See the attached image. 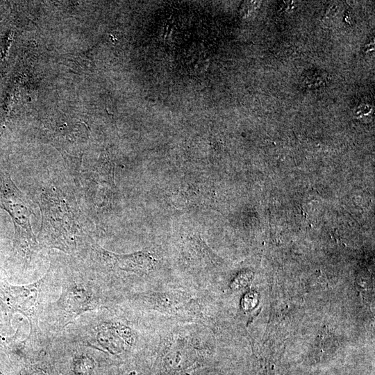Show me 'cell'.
<instances>
[{
    "label": "cell",
    "instance_id": "cell-2",
    "mask_svg": "<svg viewBox=\"0 0 375 375\" xmlns=\"http://www.w3.org/2000/svg\"><path fill=\"white\" fill-rule=\"evenodd\" d=\"M0 207L12 220L15 247L24 258L31 260L40 248L31 224L34 206L15 185L9 174L2 170H0Z\"/></svg>",
    "mask_w": 375,
    "mask_h": 375
},
{
    "label": "cell",
    "instance_id": "cell-6",
    "mask_svg": "<svg viewBox=\"0 0 375 375\" xmlns=\"http://www.w3.org/2000/svg\"><path fill=\"white\" fill-rule=\"evenodd\" d=\"M73 368L76 375H90L94 368L93 360L86 355L77 356L74 359Z\"/></svg>",
    "mask_w": 375,
    "mask_h": 375
},
{
    "label": "cell",
    "instance_id": "cell-1",
    "mask_svg": "<svg viewBox=\"0 0 375 375\" xmlns=\"http://www.w3.org/2000/svg\"><path fill=\"white\" fill-rule=\"evenodd\" d=\"M42 225L38 235L39 244L69 253L76 248L75 214L57 192L42 193L39 203Z\"/></svg>",
    "mask_w": 375,
    "mask_h": 375
},
{
    "label": "cell",
    "instance_id": "cell-3",
    "mask_svg": "<svg viewBox=\"0 0 375 375\" xmlns=\"http://www.w3.org/2000/svg\"><path fill=\"white\" fill-rule=\"evenodd\" d=\"M102 261L108 266L126 272L148 273L156 265V258L149 252L140 251L128 254H117L97 245Z\"/></svg>",
    "mask_w": 375,
    "mask_h": 375
},
{
    "label": "cell",
    "instance_id": "cell-5",
    "mask_svg": "<svg viewBox=\"0 0 375 375\" xmlns=\"http://www.w3.org/2000/svg\"><path fill=\"white\" fill-rule=\"evenodd\" d=\"M96 340L99 344L112 353H119L127 346L119 333L117 323L100 325Z\"/></svg>",
    "mask_w": 375,
    "mask_h": 375
},
{
    "label": "cell",
    "instance_id": "cell-4",
    "mask_svg": "<svg viewBox=\"0 0 375 375\" xmlns=\"http://www.w3.org/2000/svg\"><path fill=\"white\" fill-rule=\"evenodd\" d=\"M58 306L69 318L92 310L94 306L91 290L82 284L72 283L63 289Z\"/></svg>",
    "mask_w": 375,
    "mask_h": 375
},
{
    "label": "cell",
    "instance_id": "cell-7",
    "mask_svg": "<svg viewBox=\"0 0 375 375\" xmlns=\"http://www.w3.org/2000/svg\"><path fill=\"white\" fill-rule=\"evenodd\" d=\"M253 274L251 272H242L237 275L231 283V288L234 290H238L246 287L251 281Z\"/></svg>",
    "mask_w": 375,
    "mask_h": 375
},
{
    "label": "cell",
    "instance_id": "cell-8",
    "mask_svg": "<svg viewBox=\"0 0 375 375\" xmlns=\"http://www.w3.org/2000/svg\"><path fill=\"white\" fill-rule=\"evenodd\" d=\"M257 301V294L254 292H248L243 298L242 307L244 310L252 309L256 305Z\"/></svg>",
    "mask_w": 375,
    "mask_h": 375
}]
</instances>
